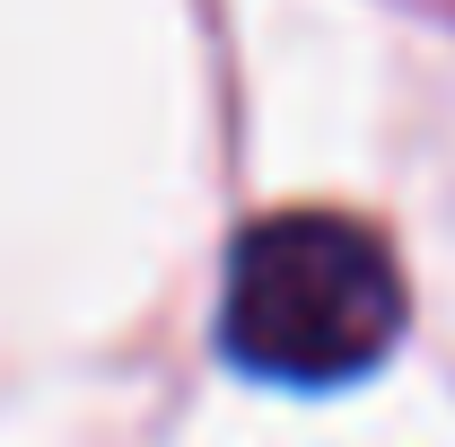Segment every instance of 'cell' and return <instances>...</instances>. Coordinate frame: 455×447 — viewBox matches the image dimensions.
<instances>
[{"label": "cell", "instance_id": "cell-1", "mask_svg": "<svg viewBox=\"0 0 455 447\" xmlns=\"http://www.w3.org/2000/svg\"><path fill=\"white\" fill-rule=\"evenodd\" d=\"M403 264L350 211H272L228 246L220 351L263 386H359L403 342Z\"/></svg>", "mask_w": 455, "mask_h": 447}]
</instances>
